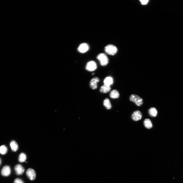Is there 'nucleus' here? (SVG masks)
<instances>
[{
    "mask_svg": "<svg viewBox=\"0 0 183 183\" xmlns=\"http://www.w3.org/2000/svg\"><path fill=\"white\" fill-rule=\"evenodd\" d=\"M97 58V60L99 61L100 65L102 66H106L109 63V59L105 53H101L99 54Z\"/></svg>",
    "mask_w": 183,
    "mask_h": 183,
    "instance_id": "nucleus-1",
    "label": "nucleus"
},
{
    "mask_svg": "<svg viewBox=\"0 0 183 183\" xmlns=\"http://www.w3.org/2000/svg\"><path fill=\"white\" fill-rule=\"evenodd\" d=\"M106 52L109 55L113 56L115 55L118 51L117 48L112 44H108L105 48Z\"/></svg>",
    "mask_w": 183,
    "mask_h": 183,
    "instance_id": "nucleus-2",
    "label": "nucleus"
},
{
    "mask_svg": "<svg viewBox=\"0 0 183 183\" xmlns=\"http://www.w3.org/2000/svg\"><path fill=\"white\" fill-rule=\"evenodd\" d=\"M130 100L138 106H141L143 103L142 99L139 96L135 95H131L130 96Z\"/></svg>",
    "mask_w": 183,
    "mask_h": 183,
    "instance_id": "nucleus-3",
    "label": "nucleus"
},
{
    "mask_svg": "<svg viewBox=\"0 0 183 183\" xmlns=\"http://www.w3.org/2000/svg\"><path fill=\"white\" fill-rule=\"evenodd\" d=\"M97 67V64L94 61H91L88 62L87 64L86 69L89 72L95 71Z\"/></svg>",
    "mask_w": 183,
    "mask_h": 183,
    "instance_id": "nucleus-4",
    "label": "nucleus"
},
{
    "mask_svg": "<svg viewBox=\"0 0 183 183\" xmlns=\"http://www.w3.org/2000/svg\"><path fill=\"white\" fill-rule=\"evenodd\" d=\"M89 49L88 44L86 43H83L80 44L78 48V51L81 53L87 52Z\"/></svg>",
    "mask_w": 183,
    "mask_h": 183,
    "instance_id": "nucleus-5",
    "label": "nucleus"
},
{
    "mask_svg": "<svg viewBox=\"0 0 183 183\" xmlns=\"http://www.w3.org/2000/svg\"><path fill=\"white\" fill-rule=\"evenodd\" d=\"M99 78L97 77H95L92 78L90 82V86L93 90H95L97 88V84L100 81Z\"/></svg>",
    "mask_w": 183,
    "mask_h": 183,
    "instance_id": "nucleus-6",
    "label": "nucleus"
},
{
    "mask_svg": "<svg viewBox=\"0 0 183 183\" xmlns=\"http://www.w3.org/2000/svg\"><path fill=\"white\" fill-rule=\"evenodd\" d=\"M26 174L29 179L31 181L34 180L36 178V172L32 169H28L26 171Z\"/></svg>",
    "mask_w": 183,
    "mask_h": 183,
    "instance_id": "nucleus-7",
    "label": "nucleus"
},
{
    "mask_svg": "<svg viewBox=\"0 0 183 183\" xmlns=\"http://www.w3.org/2000/svg\"><path fill=\"white\" fill-rule=\"evenodd\" d=\"M142 117V114L139 110H137L133 112L132 115V119L134 121H137L140 120Z\"/></svg>",
    "mask_w": 183,
    "mask_h": 183,
    "instance_id": "nucleus-8",
    "label": "nucleus"
},
{
    "mask_svg": "<svg viewBox=\"0 0 183 183\" xmlns=\"http://www.w3.org/2000/svg\"><path fill=\"white\" fill-rule=\"evenodd\" d=\"M11 173V169L9 166H6L2 168L1 171V174L3 176H7L10 175Z\"/></svg>",
    "mask_w": 183,
    "mask_h": 183,
    "instance_id": "nucleus-9",
    "label": "nucleus"
},
{
    "mask_svg": "<svg viewBox=\"0 0 183 183\" xmlns=\"http://www.w3.org/2000/svg\"><path fill=\"white\" fill-rule=\"evenodd\" d=\"M14 169L16 174L19 175H22L25 170L23 167L22 165L19 164L16 165Z\"/></svg>",
    "mask_w": 183,
    "mask_h": 183,
    "instance_id": "nucleus-10",
    "label": "nucleus"
},
{
    "mask_svg": "<svg viewBox=\"0 0 183 183\" xmlns=\"http://www.w3.org/2000/svg\"><path fill=\"white\" fill-rule=\"evenodd\" d=\"M111 89L110 86L104 85L102 86L100 89V91L103 93H106L109 92Z\"/></svg>",
    "mask_w": 183,
    "mask_h": 183,
    "instance_id": "nucleus-11",
    "label": "nucleus"
},
{
    "mask_svg": "<svg viewBox=\"0 0 183 183\" xmlns=\"http://www.w3.org/2000/svg\"><path fill=\"white\" fill-rule=\"evenodd\" d=\"M113 83V78L110 76H108L106 77L103 81L104 84L111 86Z\"/></svg>",
    "mask_w": 183,
    "mask_h": 183,
    "instance_id": "nucleus-12",
    "label": "nucleus"
},
{
    "mask_svg": "<svg viewBox=\"0 0 183 183\" xmlns=\"http://www.w3.org/2000/svg\"><path fill=\"white\" fill-rule=\"evenodd\" d=\"M110 96L113 99L117 98L119 97V93L117 90H113L110 92Z\"/></svg>",
    "mask_w": 183,
    "mask_h": 183,
    "instance_id": "nucleus-13",
    "label": "nucleus"
},
{
    "mask_svg": "<svg viewBox=\"0 0 183 183\" xmlns=\"http://www.w3.org/2000/svg\"><path fill=\"white\" fill-rule=\"evenodd\" d=\"M143 124L145 127L148 129H150L153 127L152 124L151 120L149 119H146L143 122Z\"/></svg>",
    "mask_w": 183,
    "mask_h": 183,
    "instance_id": "nucleus-14",
    "label": "nucleus"
},
{
    "mask_svg": "<svg viewBox=\"0 0 183 183\" xmlns=\"http://www.w3.org/2000/svg\"><path fill=\"white\" fill-rule=\"evenodd\" d=\"M10 146L12 151L14 152H15L18 150V146L15 141H12L10 142Z\"/></svg>",
    "mask_w": 183,
    "mask_h": 183,
    "instance_id": "nucleus-15",
    "label": "nucleus"
},
{
    "mask_svg": "<svg viewBox=\"0 0 183 183\" xmlns=\"http://www.w3.org/2000/svg\"><path fill=\"white\" fill-rule=\"evenodd\" d=\"M149 115L152 117H156L157 114V111L156 109L154 107L150 108L149 110Z\"/></svg>",
    "mask_w": 183,
    "mask_h": 183,
    "instance_id": "nucleus-16",
    "label": "nucleus"
},
{
    "mask_svg": "<svg viewBox=\"0 0 183 183\" xmlns=\"http://www.w3.org/2000/svg\"><path fill=\"white\" fill-rule=\"evenodd\" d=\"M103 105L107 110H110L112 108L110 101L108 98H106L104 100Z\"/></svg>",
    "mask_w": 183,
    "mask_h": 183,
    "instance_id": "nucleus-17",
    "label": "nucleus"
},
{
    "mask_svg": "<svg viewBox=\"0 0 183 183\" xmlns=\"http://www.w3.org/2000/svg\"><path fill=\"white\" fill-rule=\"evenodd\" d=\"M27 159L26 154L24 153H22L20 154L18 157L19 161L21 162H22L26 161Z\"/></svg>",
    "mask_w": 183,
    "mask_h": 183,
    "instance_id": "nucleus-18",
    "label": "nucleus"
},
{
    "mask_svg": "<svg viewBox=\"0 0 183 183\" xmlns=\"http://www.w3.org/2000/svg\"><path fill=\"white\" fill-rule=\"evenodd\" d=\"M8 151L7 147L4 145L0 146V153L2 155H5L6 154Z\"/></svg>",
    "mask_w": 183,
    "mask_h": 183,
    "instance_id": "nucleus-19",
    "label": "nucleus"
},
{
    "mask_svg": "<svg viewBox=\"0 0 183 183\" xmlns=\"http://www.w3.org/2000/svg\"><path fill=\"white\" fill-rule=\"evenodd\" d=\"M14 183H24L23 181L21 179L17 178L15 180Z\"/></svg>",
    "mask_w": 183,
    "mask_h": 183,
    "instance_id": "nucleus-20",
    "label": "nucleus"
},
{
    "mask_svg": "<svg viewBox=\"0 0 183 183\" xmlns=\"http://www.w3.org/2000/svg\"><path fill=\"white\" fill-rule=\"evenodd\" d=\"M140 1L141 4L143 5L147 4L149 2V1L148 0H140Z\"/></svg>",
    "mask_w": 183,
    "mask_h": 183,
    "instance_id": "nucleus-21",
    "label": "nucleus"
},
{
    "mask_svg": "<svg viewBox=\"0 0 183 183\" xmlns=\"http://www.w3.org/2000/svg\"><path fill=\"white\" fill-rule=\"evenodd\" d=\"M1 163V161L0 159V165Z\"/></svg>",
    "mask_w": 183,
    "mask_h": 183,
    "instance_id": "nucleus-22",
    "label": "nucleus"
},
{
    "mask_svg": "<svg viewBox=\"0 0 183 183\" xmlns=\"http://www.w3.org/2000/svg\"><path fill=\"white\" fill-rule=\"evenodd\" d=\"M94 73H93V74H92V75H93L94 74Z\"/></svg>",
    "mask_w": 183,
    "mask_h": 183,
    "instance_id": "nucleus-23",
    "label": "nucleus"
}]
</instances>
